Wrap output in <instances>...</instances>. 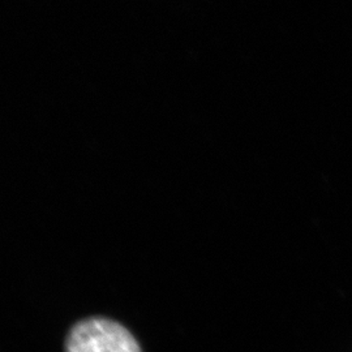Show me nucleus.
<instances>
[{
    "label": "nucleus",
    "instance_id": "f257e3e1",
    "mask_svg": "<svg viewBox=\"0 0 352 352\" xmlns=\"http://www.w3.org/2000/svg\"><path fill=\"white\" fill-rule=\"evenodd\" d=\"M67 352H141L138 340L118 322L90 318L76 325L67 340Z\"/></svg>",
    "mask_w": 352,
    "mask_h": 352
}]
</instances>
